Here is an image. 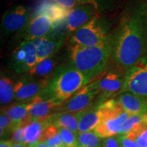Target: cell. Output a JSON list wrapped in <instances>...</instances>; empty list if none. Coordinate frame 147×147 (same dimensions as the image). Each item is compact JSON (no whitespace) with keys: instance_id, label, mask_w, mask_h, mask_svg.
Masks as SVG:
<instances>
[{"instance_id":"cell-1","label":"cell","mask_w":147,"mask_h":147,"mask_svg":"<svg viewBox=\"0 0 147 147\" xmlns=\"http://www.w3.org/2000/svg\"><path fill=\"white\" fill-rule=\"evenodd\" d=\"M146 9L140 3L127 10L112 38V57L124 71L147 54Z\"/></svg>"},{"instance_id":"cell-2","label":"cell","mask_w":147,"mask_h":147,"mask_svg":"<svg viewBox=\"0 0 147 147\" xmlns=\"http://www.w3.org/2000/svg\"><path fill=\"white\" fill-rule=\"evenodd\" d=\"M112 38L103 45L91 47L69 43V64L93 81L106 70L112 57Z\"/></svg>"},{"instance_id":"cell-3","label":"cell","mask_w":147,"mask_h":147,"mask_svg":"<svg viewBox=\"0 0 147 147\" xmlns=\"http://www.w3.org/2000/svg\"><path fill=\"white\" fill-rule=\"evenodd\" d=\"M91 82L88 77L69 63L55 69L40 95L61 106L76 91Z\"/></svg>"},{"instance_id":"cell-4","label":"cell","mask_w":147,"mask_h":147,"mask_svg":"<svg viewBox=\"0 0 147 147\" xmlns=\"http://www.w3.org/2000/svg\"><path fill=\"white\" fill-rule=\"evenodd\" d=\"M110 38L105 25L99 15L74 32L69 43L82 47H96L108 42Z\"/></svg>"},{"instance_id":"cell-5","label":"cell","mask_w":147,"mask_h":147,"mask_svg":"<svg viewBox=\"0 0 147 147\" xmlns=\"http://www.w3.org/2000/svg\"><path fill=\"white\" fill-rule=\"evenodd\" d=\"M129 92L147 99V54L125 71L121 93Z\"/></svg>"},{"instance_id":"cell-6","label":"cell","mask_w":147,"mask_h":147,"mask_svg":"<svg viewBox=\"0 0 147 147\" xmlns=\"http://www.w3.org/2000/svg\"><path fill=\"white\" fill-rule=\"evenodd\" d=\"M99 93V78H96L76 91L60 106L59 110L60 112L76 113L87 109Z\"/></svg>"},{"instance_id":"cell-7","label":"cell","mask_w":147,"mask_h":147,"mask_svg":"<svg viewBox=\"0 0 147 147\" xmlns=\"http://www.w3.org/2000/svg\"><path fill=\"white\" fill-rule=\"evenodd\" d=\"M37 63L36 48L34 42L24 40L14 50L8 64L15 72L23 74L28 72Z\"/></svg>"},{"instance_id":"cell-8","label":"cell","mask_w":147,"mask_h":147,"mask_svg":"<svg viewBox=\"0 0 147 147\" xmlns=\"http://www.w3.org/2000/svg\"><path fill=\"white\" fill-rule=\"evenodd\" d=\"M29 9L23 5L10 7L3 14L1 21V38L23 30L29 21Z\"/></svg>"},{"instance_id":"cell-9","label":"cell","mask_w":147,"mask_h":147,"mask_svg":"<svg viewBox=\"0 0 147 147\" xmlns=\"http://www.w3.org/2000/svg\"><path fill=\"white\" fill-rule=\"evenodd\" d=\"M49 78L23 77L14 84V100L20 102H30L40 95L47 85Z\"/></svg>"},{"instance_id":"cell-10","label":"cell","mask_w":147,"mask_h":147,"mask_svg":"<svg viewBox=\"0 0 147 147\" xmlns=\"http://www.w3.org/2000/svg\"><path fill=\"white\" fill-rule=\"evenodd\" d=\"M123 69L117 66L115 68H111L106 71L104 75L99 78L98 102L100 104L102 101L108 97L113 96L122 91L124 85L125 73Z\"/></svg>"},{"instance_id":"cell-11","label":"cell","mask_w":147,"mask_h":147,"mask_svg":"<svg viewBox=\"0 0 147 147\" xmlns=\"http://www.w3.org/2000/svg\"><path fill=\"white\" fill-rule=\"evenodd\" d=\"M55 27V23L49 16L38 12L36 15L29 19L26 26L23 29L24 40H33L45 38Z\"/></svg>"},{"instance_id":"cell-12","label":"cell","mask_w":147,"mask_h":147,"mask_svg":"<svg viewBox=\"0 0 147 147\" xmlns=\"http://www.w3.org/2000/svg\"><path fill=\"white\" fill-rule=\"evenodd\" d=\"M94 7L88 4H77L69 10L66 18V29L73 33L87 24L95 16L99 15Z\"/></svg>"},{"instance_id":"cell-13","label":"cell","mask_w":147,"mask_h":147,"mask_svg":"<svg viewBox=\"0 0 147 147\" xmlns=\"http://www.w3.org/2000/svg\"><path fill=\"white\" fill-rule=\"evenodd\" d=\"M29 103V110L27 123L34 121L42 122L53 115V112L60 106L54 101L38 95Z\"/></svg>"},{"instance_id":"cell-14","label":"cell","mask_w":147,"mask_h":147,"mask_svg":"<svg viewBox=\"0 0 147 147\" xmlns=\"http://www.w3.org/2000/svg\"><path fill=\"white\" fill-rule=\"evenodd\" d=\"M32 41L36 48V56L38 63L45 59L54 56L63 45L64 36L63 35L47 36L45 38L33 40Z\"/></svg>"},{"instance_id":"cell-15","label":"cell","mask_w":147,"mask_h":147,"mask_svg":"<svg viewBox=\"0 0 147 147\" xmlns=\"http://www.w3.org/2000/svg\"><path fill=\"white\" fill-rule=\"evenodd\" d=\"M130 115L123 112L117 117H111L102 121L94 131L101 138L115 136L120 135L123 125L129 118Z\"/></svg>"},{"instance_id":"cell-16","label":"cell","mask_w":147,"mask_h":147,"mask_svg":"<svg viewBox=\"0 0 147 147\" xmlns=\"http://www.w3.org/2000/svg\"><path fill=\"white\" fill-rule=\"evenodd\" d=\"M117 102L125 113L134 115L147 113V99L129 92L121 93Z\"/></svg>"},{"instance_id":"cell-17","label":"cell","mask_w":147,"mask_h":147,"mask_svg":"<svg viewBox=\"0 0 147 147\" xmlns=\"http://www.w3.org/2000/svg\"><path fill=\"white\" fill-rule=\"evenodd\" d=\"M78 133L94 131L102 121L99 105L78 112Z\"/></svg>"},{"instance_id":"cell-18","label":"cell","mask_w":147,"mask_h":147,"mask_svg":"<svg viewBox=\"0 0 147 147\" xmlns=\"http://www.w3.org/2000/svg\"><path fill=\"white\" fill-rule=\"evenodd\" d=\"M29 110V103L12 106L6 110H3L10 119L12 132L21 127H25L27 124Z\"/></svg>"},{"instance_id":"cell-19","label":"cell","mask_w":147,"mask_h":147,"mask_svg":"<svg viewBox=\"0 0 147 147\" xmlns=\"http://www.w3.org/2000/svg\"><path fill=\"white\" fill-rule=\"evenodd\" d=\"M51 125H54L59 128H65L74 133H78V113L59 112L54 113L48 119Z\"/></svg>"},{"instance_id":"cell-20","label":"cell","mask_w":147,"mask_h":147,"mask_svg":"<svg viewBox=\"0 0 147 147\" xmlns=\"http://www.w3.org/2000/svg\"><path fill=\"white\" fill-rule=\"evenodd\" d=\"M50 123L48 119L39 122L34 121L27 124L24 127V136H25V144L27 146L34 144L39 141L41 137L42 132L46 127H47Z\"/></svg>"},{"instance_id":"cell-21","label":"cell","mask_w":147,"mask_h":147,"mask_svg":"<svg viewBox=\"0 0 147 147\" xmlns=\"http://www.w3.org/2000/svg\"><path fill=\"white\" fill-rule=\"evenodd\" d=\"M56 65L54 56L51 57L37 63L28 72L29 76L36 78H49L53 74Z\"/></svg>"},{"instance_id":"cell-22","label":"cell","mask_w":147,"mask_h":147,"mask_svg":"<svg viewBox=\"0 0 147 147\" xmlns=\"http://www.w3.org/2000/svg\"><path fill=\"white\" fill-rule=\"evenodd\" d=\"M69 10L62 8L56 3H51L42 5L38 12H41L49 16L56 26L57 24L61 23L63 21H65Z\"/></svg>"},{"instance_id":"cell-23","label":"cell","mask_w":147,"mask_h":147,"mask_svg":"<svg viewBox=\"0 0 147 147\" xmlns=\"http://www.w3.org/2000/svg\"><path fill=\"white\" fill-rule=\"evenodd\" d=\"M38 142L45 143L50 147L64 145L60 134L59 128L54 125H49L46 127Z\"/></svg>"},{"instance_id":"cell-24","label":"cell","mask_w":147,"mask_h":147,"mask_svg":"<svg viewBox=\"0 0 147 147\" xmlns=\"http://www.w3.org/2000/svg\"><path fill=\"white\" fill-rule=\"evenodd\" d=\"M14 84L8 77L1 76L0 79V103L1 106L9 104L14 100Z\"/></svg>"},{"instance_id":"cell-25","label":"cell","mask_w":147,"mask_h":147,"mask_svg":"<svg viewBox=\"0 0 147 147\" xmlns=\"http://www.w3.org/2000/svg\"><path fill=\"white\" fill-rule=\"evenodd\" d=\"M119 0H76L78 4H88L94 7L99 14L113 10Z\"/></svg>"},{"instance_id":"cell-26","label":"cell","mask_w":147,"mask_h":147,"mask_svg":"<svg viewBox=\"0 0 147 147\" xmlns=\"http://www.w3.org/2000/svg\"><path fill=\"white\" fill-rule=\"evenodd\" d=\"M77 137L80 147H95L101 144V138L95 131L78 133Z\"/></svg>"},{"instance_id":"cell-27","label":"cell","mask_w":147,"mask_h":147,"mask_svg":"<svg viewBox=\"0 0 147 147\" xmlns=\"http://www.w3.org/2000/svg\"><path fill=\"white\" fill-rule=\"evenodd\" d=\"M61 136L65 147H80L78 142V134L65 128H59Z\"/></svg>"},{"instance_id":"cell-28","label":"cell","mask_w":147,"mask_h":147,"mask_svg":"<svg viewBox=\"0 0 147 147\" xmlns=\"http://www.w3.org/2000/svg\"><path fill=\"white\" fill-rule=\"evenodd\" d=\"M10 132L12 133L10 119L1 109V115H0V135H1V138L5 137V135L8 134Z\"/></svg>"},{"instance_id":"cell-29","label":"cell","mask_w":147,"mask_h":147,"mask_svg":"<svg viewBox=\"0 0 147 147\" xmlns=\"http://www.w3.org/2000/svg\"><path fill=\"white\" fill-rule=\"evenodd\" d=\"M24 127H21L15 131L12 132V141L14 143H25V136H24Z\"/></svg>"},{"instance_id":"cell-30","label":"cell","mask_w":147,"mask_h":147,"mask_svg":"<svg viewBox=\"0 0 147 147\" xmlns=\"http://www.w3.org/2000/svg\"><path fill=\"white\" fill-rule=\"evenodd\" d=\"M51 1L67 10H71L78 4L76 0H51Z\"/></svg>"},{"instance_id":"cell-31","label":"cell","mask_w":147,"mask_h":147,"mask_svg":"<svg viewBox=\"0 0 147 147\" xmlns=\"http://www.w3.org/2000/svg\"><path fill=\"white\" fill-rule=\"evenodd\" d=\"M119 139L121 146L122 147H140L136 140L129 138L125 136H120Z\"/></svg>"},{"instance_id":"cell-32","label":"cell","mask_w":147,"mask_h":147,"mask_svg":"<svg viewBox=\"0 0 147 147\" xmlns=\"http://www.w3.org/2000/svg\"><path fill=\"white\" fill-rule=\"evenodd\" d=\"M136 141L140 147H147V127L138 131Z\"/></svg>"},{"instance_id":"cell-33","label":"cell","mask_w":147,"mask_h":147,"mask_svg":"<svg viewBox=\"0 0 147 147\" xmlns=\"http://www.w3.org/2000/svg\"><path fill=\"white\" fill-rule=\"evenodd\" d=\"M102 147H120L119 136H112L105 138L102 142Z\"/></svg>"},{"instance_id":"cell-34","label":"cell","mask_w":147,"mask_h":147,"mask_svg":"<svg viewBox=\"0 0 147 147\" xmlns=\"http://www.w3.org/2000/svg\"><path fill=\"white\" fill-rule=\"evenodd\" d=\"M14 142L12 140H1L0 142V147H12Z\"/></svg>"},{"instance_id":"cell-35","label":"cell","mask_w":147,"mask_h":147,"mask_svg":"<svg viewBox=\"0 0 147 147\" xmlns=\"http://www.w3.org/2000/svg\"><path fill=\"white\" fill-rule=\"evenodd\" d=\"M28 147H50L49 146H48L47 144L45 143L42 142H37L34 144H31L28 146Z\"/></svg>"},{"instance_id":"cell-36","label":"cell","mask_w":147,"mask_h":147,"mask_svg":"<svg viewBox=\"0 0 147 147\" xmlns=\"http://www.w3.org/2000/svg\"><path fill=\"white\" fill-rule=\"evenodd\" d=\"M12 147H28L25 143H14L12 145Z\"/></svg>"},{"instance_id":"cell-37","label":"cell","mask_w":147,"mask_h":147,"mask_svg":"<svg viewBox=\"0 0 147 147\" xmlns=\"http://www.w3.org/2000/svg\"><path fill=\"white\" fill-rule=\"evenodd\" d=\"M56 147H65V145H61V146H56Z\"/></svg>"},{"instance_id":"cell-38","label":"cell","mask_w":147,"mask_h":147,"mask_svg":"<svg viewBox=\"0 0 147 147\" xmlns=\"http://www.w3.org/2000/svg\"><path fill=\"white\" fill-rule=\"evenodd\" d=\"M95 147H102V144H100V145H98V146H95Z\"/></svg>"},{"instance_id":"cell-39","label":"cell","mask_w":147,"mask_h":147,"mask_svg":"<svg viewBox=\"0 0 147 147\" xmlns=\"http://www.w3.org/2000/svg\"><path fill=\"white\" fill-rule=\"evenodd\" d=\"M146 18H147V9H146Z\"/></svg>"},{"instance_id":"cell-40","label":"cell","mask_w":147,"mask_h":147,"mask_svg":"<svg viewBox=\"0 0 147 147\" xmlns=\"http://www.w3.org/2000/svg\"><path fill=\"white\" fill-rule=\"evenodd\" d=\"M6 1H11V0H6Z\"/></svg>"},{"instance_id":"cell-41","label":"cell","mask_w":147,"mask_h":147,"mask_svg":"<svg viewBox=\"0 0 147 147\" xmlns=\"http://www.w3.org/2000/svg\"><path fill=\"white\" fill-rule=\"evenodd\" d=\"M146 1H147V0H146Z\"/></svg>"},{"instance_id":"cell-42","label":"cell","mask_w":147,"mask_h":147,"mask_svg":"<svg viewBox=\"0 0 147 147\" xmlns=\"http://www.w3.org/2000/svg\"><path fill=\"white\" fill-rule=\"evenodd\" d=\"M120 147H122V146H120Z\"/></svg>"}]
</instances>
